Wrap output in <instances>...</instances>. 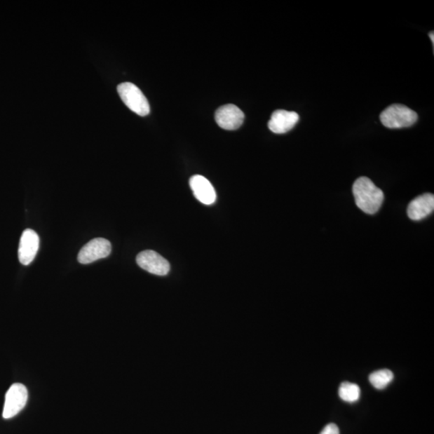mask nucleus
I'll return each instance as SVG.
<instances>
[{
  "label": "nucleus",
  "mask_w": 434,
  "mask_h": 434,
  "mask_svg": "<svg viewBox=\"0 0 434 434\" xmlns=\"http://www.w3.org/2000/svg\"><path fill=\"white\" fill-rule=\"evenodd\" d=\"M434 210V196L426 194L417 196L410 202L408 207V216L413 221L419 222L430 216Z\"/></svg>",
  "instance_id": "nucleus-11"
},
{
  "label": "nucleus",
  "mask_w": 434,
  "mask_h": 434,
  "mask_svg": "<svg viewBox=\"0 0 434 434\" xmlns=\"http://www.w3.org/2000/svg\"><path fill=\"white\" fill-rule=\"evenodd\" d=\"M430 39L432 40V43H433V46L434 45L433 32L430 33Z\"/></svg>",
  "instance_id": "nucleus-15"
},
{
  "label": "nucleus",
  "mask_w": 434,
  "mask_h": 434,
  "mask_svg": "<svg viewBox=\"0 0 434 434\" xmlns=\"http://www.w3.org/2000/svg\"><path fill=\"white\" fill-rule=\"evenodd\" d=\"M381 122L389 129L409 128L416 123L419 115L408 107L394 104L384 109L380 116Z\"/></svg>",
  "instance_id": "nucleus-2"
},
{
  "label": "nucleus",
  "mask_w": 434,
  "mask_h": 434,
  "mask_svg": "<svg viewBox=\"0 0 434 434\" xmlns=\"http://www.w3.org/2000/svg\"><path fill=\"white\" fill-rule=\"evenodd\" d=\"M299 120V115L294 111L278 109L269 121L268 128L273 133L285 134L292 130Z\"/></svg>",
  "instance_id": "nucleus-9"
},
{
  "label": "nucleus",
  "mask_w": 434,
  "mask_h": 434,
  "mask_svg": "<svg viewBox=\"0 0 434 434\" xmlns=\"http://www.w3.org/2000/svg\"><path fill=\"white\" fill-rule=\"evenodd\" d=\"M393 373L391 371L382 369L372 372L369 376V381L372 386L377 389H384L393 381Z\"/></svg>",
  "instance_id": "nucleus-13"
},
{
  "label": "nucleus",
  "mask_w": 434,
  "mask_h": 434,
  "mask_svg": "<svg viewBox=\"0 0 434 434\" xmlns=\"http://www.w3.org/2000/svg\"><path fill=\"white\" fill-rule=\"evenodd\" d=\"M320 434H339V428L336 424H328L323 428Z\"/></svg>",
  "instance_id": "nucleus-14"
},
{
  "label": "nucleus",
  "mask_w": 434,
  "mask_h": 434,
  "mask_svg": "<svg viewBox=\"0 0 434 434\" xmlns=\"http://www.w3.org/2000/svg\"><path fill=\"white\" fill-rule=\"evenodd\" d=\"M111 244L107 239L95 238L88 243L79 254L78 260L81 264H90L102 258L107 257L111 252Z\"/></svg>",
  "instance_id": "nucleus-6"
},
{
  "label": "nucleus",
  "mask_w": 434,
  "mask_h": 434,
  "mask_svg": "<svg viewBox=\"0 0 434 434\" xmlns=\"http://www.w3.org/2000/svg\"><path fill=\"white\" fill-rule=\"evenodd\" d=\"M118 92L125 105L130 111L140 115L147 116L150 113V105L144 93L135 85L130 82H125L118 86Z\"/></svg>",
  "instance_id": "nucleus-3"
},
{
  "label": "nucleus",
  "mask_w": 434,
  "mask_h": 434,
  "mask_svg": "<svg viewBox=\"0 0 434 434\" xmlns=\"http://www.w3.org/2000/svg\"><path fill=\"white\" fill-rule=\"evenodd\" d=\"M190 187L196 199L206 205L217 201V194L212 184L202 175H196L190 179Z\"/></svg>",
  "instance_id": "nucleus-10"
},
{
  "label": "nucleus",
  "mask_w": 434,
  "mask_h": 434,
  "mask_svg": "<svg viewBox=\"0 0 434 434\" xmlns=\"http://www.w3.org/2000/svg\"><path fill=\"white\" fill-rule=\"evenodd\" d=\"M339 395L344 402L353 403L360 399V388L355 384L344 382L339 387Z\"/></svg>",
  "instance_id": "nucleus-12"
},
{
  "label": "nucleus",
  "mask_w": 434,
  "mask_h": 434,
  "mask_svg": "<svg viewBox=\"0 0 434 434\" xmlns=\"http://www.w3.org/2000/svg\"><path fill=\"white\" fill-rule=\"evenodd\" d=\"M215 119L219 128L227 130H235L243 125L245 114L237 106L228 104L217 109Z\"/></svg>",
  "instance_id": "nucleus-7"
},
{
  "label": "nucleus",
  "mask_w": 434,
  "mask_h": 434,
  "mask_svg": "<svg viewBox=\"0 0 434 434\" xmlns=\"http://www.w3.org/2000/svg\"><path fill=\"white\" fill-rule=\"evenodd\" d=\"M39 236L34 230L27 229L22 233L20 240L18 257L22 265L29 266L32 263L39 250Z\"/></svg>",
  "instance_id": "nucleus-8"
},
{
  "label": "nucleus",
  "mask_w": 434,
  "mask_h": 434,
  "mask_svg": "<svg viewBox=\"0 0 434 434\" xmlns=\"http://www.w3.org/2000/svg\"><path fill=\"white\" fill-rule=\"evenodd\" d=\"M27 390L24 384H14L10 387L5 397L3 410L4 419H13L25 407L27 402Z\"/></svg>",
  "instance_id": "nucleus-4"
},
{
  "label": "nucleus",
  "mask_w": 434,
  "mask_h": 434,
  "mask_svg": "<svg viewBox=\"0 0 434 434\" xmlns=\"http://www.w3.org/2000/svg\"><path fill=\"white\" fill-rule=\"evenodd\" d=\"M353 191L356 205L360 210L373 215L380 210L384 199V192L369 178L357 179Z\"/></svg>",
  "instance_id": "nucleus-1"
},
{
  "label": "nucleus",
  "mask_w": 434,
  "mask_h": 434,
  "mask_svg": "<svg viewBox=\"0 0 434 434\" xmlns=\"http://www.w3.org/2000/svg\"><path fill=\"white\" fill-rule=\"evenodd\" d=\"M139 266L155 276H165L170 271L169 262L161 255L153 250H145L140 252L136 257Z\"/></svg>",
  "instance_id": "nucleus-5"
}]
</instances>
